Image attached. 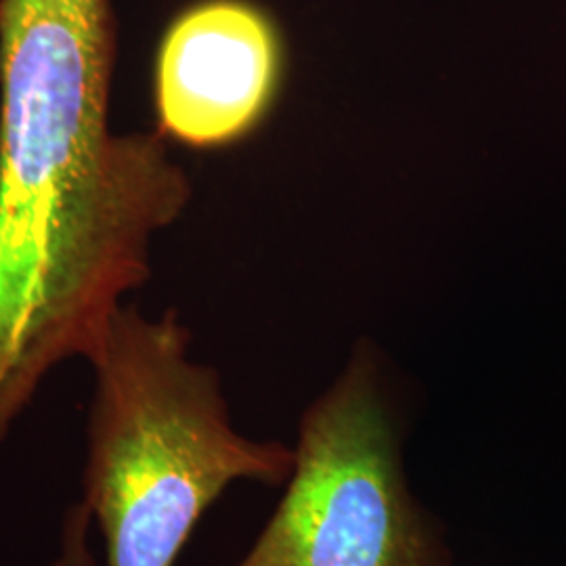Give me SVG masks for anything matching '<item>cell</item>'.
Wrapping results in <instances>:
<instances>
[{"label":"cell","mask_w":566,"mask_h":566,"mask_svg":"<svg viewBox=\"0 0 566 566\" xmlns=\"http://www.w3.org/2000/svg\"><path fill=\"white\" fill-rule=\"evenodd\" d=\"M280 506L233 566H453L437 516L409 491L371 348L303 413Z\"/></svg>","instance_id":"obj_3"},{"label":"cell","mask_w":566,"mask_h":566,"mask_svg":"<svg viewBox=\"0 0 566 566\" xmlns=\"http://www.w3.org/2000/svg\"><path fill=\"white\" fill-rule=\"evenodd\" d=\"M285 41L252 0H198L168 23L154 65L158 133L223 149L261 128L282 95Z\"/></svg>","instance_id":"obj_4"},{"label":"cell","mask_w":566,"mask_h":566,"mask_svg":"<svg viewBox=\"0 0 566 566\" xmlns=\"http://www.w3.org/2000/svg\"><path fill=\"white\" fill-rule=\"evenodd\" d=\"M91 512L84 504H74L67 510L61 533V549L53 566H95L93 552L88 547Z\"/></svg>","instance_id":"obj_5"},{"label":"cell","mask_w":566,"mask_h":566,"mask_svg":"<svg viewBox=\"0 0 566 566\" xmlns=\"http://www.w3.org/2000/svg\"><path fill=\"white\" fill-rule=\"evenodd\" d=\"M175 311L120 306L88 364L84 500L107 566H175L196 525L235 481L287 483L294 447L252 441L229 418L219 374L189 359Z\"/></svg>","instance_id":"obj_2"},{"label":"cell","mask_w":566,"mask_h":566,"mask_svg":"<svg viewBox=\"0 0 566 566\" xmlns=\"http://www.w3.org/2000/svg\"><path fill=\"white\" fill-rule=\"evenodd\" d=\"M112 0H0V443L91 359L191 187L160 133L116 135Z\"/></svg>","instance_id":"obj_1"}]
</instances>
